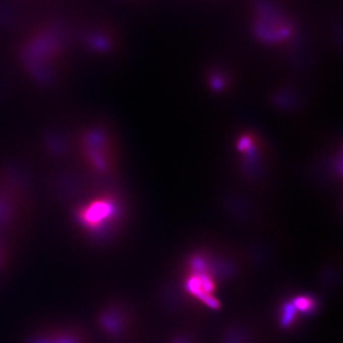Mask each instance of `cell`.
<instances>
[{
  "label": "cell",
  "instance_id": "7a4b0ae2",
  "mask_svg": "<svg viewBox=\"0 0 343 343\" xmlns=\"http://www.w3.org/2000/svg\"><path fill=\"white\" fill-rule=\"evenodd\" d=\"M295 309L299 310L302 313H308L313 310L315 302L313 299L308 298V297H299L294 300L293 304Z\"/></svg>",
  "mask_w": 343,
  "mask_h": 343
},
{
  "label": "cell",
  "instance_id": "6da1fadb",
  "mask_svg": "<svg viewBox=\"0 0 343 343\" xmlns=\"http://www.w3.org/2000/svg\"><path fill=\"white\" fill-rule=\"evenodd\" d=\"M113 211L112 204L107 202H94L83 210L82 220L90 227H97L103 223L105 218H109Z\"/></svg>",
  "mask_w": 343,
  "mask_h": 343
},
{
  "label": "cell",
  "instance_id": "3957f363",
  "mask_svg": "<svg viewBox=\"0 0 343 343\" xmlns=\"http://www.w3.org/2000/svg\"><path fill=\"white\" fill-rule=\"evenodd\" d=\"M296 309L293 305H287L284 308L283 316H282V324L284 326H287L291 323L294 317H295Z\"/></svg>",
  "mask_w": 343,
  "mask_h": 343
}]
</instances>
